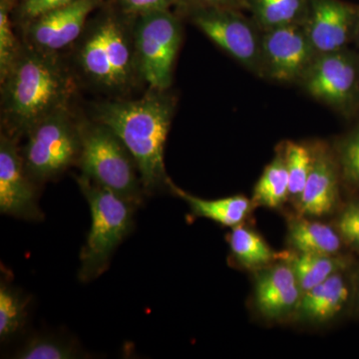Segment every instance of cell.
<instances>
[{
	"mask_svg": "<svg viewBox=\"0 0 359 359\" xmlns=\"http://www.w3.org/2000/svg\"><path fill=\"white\" fill-rule=\"evenodd\" d=\"M175 108L173 97L157 90L138 100L108 101L96 107V121L112 130L133 156L146 195L169 188L164 152Z\"/></svg>",
	"mask_w": 359,
	"mask_h": 359,
	"instance_id": "1",
	"label": "cell"
},
{
	"mask_svg": "<svg viewBox=\"0 0 359 359\" xmlns=\"http://www.w3.org/2000/svg\"><path fill=\"white\" fill-rule=\"evenodd\" d=\"M2 84V113L11 135L27 132L47 116L68 108L74 85L54 53L21 50Z\"/></svg>",
	"mask_w": 359,
	"mask_h": 359,
	"instance_id": "2",
	"label": "cell"
},
{
	"mask_svg": "<svg viewBox=\"0 0 359 359\" xmlns=\"http://www.w3.org/2000/svg\"><path fill=\"white\" fill-rule=\"evenodd\" d=\"M76 180L91 212V228L80 254L78 273L80 280L86 283L95 280L108 268L118 245L133 228L136 205L97 185L84 175Z\"/></svg>",
	"mask_w": 359,
	"mask_h": 359,
	"instance_id": "3",
	"label": "cell"
},
{
	"mask_svg": "<svg viewBox=\"0 0 359 359\" xmlns=\"http://www.w3.org/2000/svg\"><path fill=\"white\" fill-rule=\"evenodd\" d=\"M112 16L97 21L82 39L78 63L90 81L107 91H123L138 72L134 37Z\"/></svg>",
	"mask_w": 359,
	"mask_h": 359,
	"instance_id": "4",
	"label": "cell"
},
{
	"mask_svg": "<svg viewBox=\"0 0 359 359\" xmlns=\"http://www.w3.org/2000/svg\"><path fill=\"white\" fill-rule=\"evenodd\" d=\"M81 152L78 162L84 176L138 205L143 187L133 156L124 143L105 125L80 124Z\"/></svg>",
	"mask_w": 359,
	"mask_h": 359,
	"instance_id": "5",
	"label": "cell"
},
{
	"mask_svg": "<svg viewBox=\"0 0 359 359\" xmlns=\"http://www.w3.org/2000/svg\"><path fill=\"white\" fill-rule=\"evenodd\" d=\"M22 157L26 170L34 182L60 176L81 152V133L68 108L47 116L27 132Z\"/></svg>",
	"mask_w": 359,
	"mask_h": 359,
	"instance_id": "6",
	"label": "cell"
},
{
	"mask_svg": "<svg viewBox=\"0 0 359 359\" xmlns=\"http://www.w3.org/2000/svg\"><path fill=\"white\" fill-rule=\"evenodd\" d=\"M133 32L138 73L152 90L166 91L172 84L175 61L182 43V27L171 11L138 16Z\"/></svg>",
	"mask_w": 359,
	"mask_h": 359,
	"instance_id": "7",
	"label": "cell"
},
{
	"mask_svg": "<svg viewBox=\"0 0 359 359\" xmlns=\"http://www.w3.org/2000/svg\"><path fill=\"white\" fill-rule=\"evenodd\" d=\"M297 84L346 117L359 114V51L318 54Z\"/></svg>",
	"mask_w": 359,
	"mask_h": 359,
	"instance_id": "8",
	"label": "cell"
},
{
	"mask_svg": "<svg viewBox=\"0 0 359 359\" xmlns=\"http://www.w3.org/2000/svg\"><path fill=\"white\" fill-rule=\"evenodd\" d=\"M191 20L222 50L262 77L263 30L243 11L231 7L187 9Z\"/></svg>",
	"mask_w": 359,
	"mask_h": 359,
	"instance_id": "9",
	"label": "cell"
},
{
	"mask_svg": "<svg viewBox=\"0 0 359 359\" xmlns=\"http://www.w3.org/2000/svg\"><path fill=\"white\" fill-rule=\"evenodd\" d=\"M318 54L304 25L263 32L262 77L280 83H299Z\"/></svg>",
	"mask_w": 359,
	"mask_h": 359,
	"instance_id": "10",
	"label": "cell"
},
{
	"mask_svg": "<svg viewBox=\"0 0 359 359\" xmlns=\"http://www.w3.org/2000/svg\"><path fill=\"white\" fill-rule=\"evenodd\" d=\"M359 6L344 0H309L304 29L316 54L347 48L355 40Z\"/></svg>",
	"mask_w": 359,
	"mask_h": 359,
	"instance_id": "11",
	"label": "cell"
},
{
	"mask_svg": "<svg viewBox=\"0 0 359 359\" xmlns=\"http://www.w3.org/2000/svg\"><path fill=\"white\" fill-rule=\"evenodd\" d=\"M35 182L26 170L15 139L1 134L0 138V212L1 214L41 221L43 214L37 201Z\"/></svg>",
	"mask_w": 359,
	"mask_h": 359,
	"instance_id": "12",
	"label": "cell"
},
{
	"mask_svg": "<svg viewBox=\"0 0 359 359\" xmlns=\"http://www.w3.org/2000/svg\"><path fill=\"white\" fill-rule=\"evenodd\" d=\"M97 4L98 0H75L69 6L30 21L27 35L32 47L54 53L73 43L79 39L87 18Z\"/></svg>",
	"mask_w": 359,
	"mask_h": 359,
	"instance_id": "13",
	"label": "cell"
},
{
	"mask_svg": "<svg viewBox=\"0 0 359 359\" xmlns=\"http://www.w3.org/2000/svg\"><path fill=\"white\" fill-rule=\"evenodd\" d=\"M313 165L299 196V205L304 214L320 217L337 205L339 167L325 146L313 149Z\"/></svg>",
	"mask_w": 359,
	"mask_h": 359,
	"instance_id": "14",
	"label": "cell"
},
{
	"mask_svg": "<svg viewBox=\"0 0 359 359\" xmlns=\"http://www.w3.org/2000/svg\"><path fill=\"white\" fill-rule=\"evenodd\" d=\"M302 290L290 264H278L259 276L257 309L269 318H282L299 308Z\"/></svg>",
	"mask_w": 359,
	"mask_h": 359,
	"instance_id": "15",
	"label": "cell"
},
{
	"mask_svg": "<svg viewBox=\"0 0 359 359\" xmlns=\"http://www.w3.org/2000/svg\"><path fill=\"white\" fill-rule=\"evenodd\" d=\"M349 289L341 273H337L325 282L304 292L299 309L302 316L314 321L334 318L346 306Z\"/></svg>",
	"mask_w": 359,
	"mask_h": 359,
	"instance_id": "16",
	"label": "cell"
},
{
	"mask_svg": "<svg viewBox=\"0 0 359 359\" xmlns=\"http://www.w3.org/2000/svg\"><path fill=\"white\" fill-rule=\"evenodd\" d=\"M169 189L190 205L194 215L212 219L224 226H237L244 221L250 210V203L243 196L204 200L181 190L170 180Z\"/></svg>",
	"mask_w": 359,
	"mask_h": 359,
	"instance_id": "17",
	"label": "cell"
},
{
	"mask_svg": "<svg viewBox=\"0 0 359 359\" xmlns=\"http://www.w3.org/2000/svg\"><path fill=\"white\" fill-rule=\"evenodd\" d=\"M245 11L263 32L283 26L304 25L309 0H244Z\"/></svg>",
	"mask_w": 359,
	"mask_h": 359,
	"instance_id": "18",
	"label": "cell"
},
{
	"mask_svg": "<svg viewBox=\"0 0 359 359\" xmlns=\"http://www.w3.org/2000/svg\"><path fill=\"white\" fill-rule=\"evenodd\" d=\"M290 244L301 252L334 256L341 247L337 231L318 222L297 221L290 228Z\"/></svg>",
	"mask_w": 359,
	"mask_h": 359,
	"instance_id": "19",
	"label": "cell"
},
{
	"mask_svg": "<svg viewBox=\"0 0 359 359\" xmlns=\"http://www.w3.org/2000/svg\"><path fill=\"white\" fill-rule=\"evenodd\" d=\"M289 196V173L283 150L264 169L255 188L254 198L257 204L278 208Z\"/></svg>",
	"mask_w": 359,
	"mask_h": 359,
	"instance_id": "20",
	"label": "cell"
},
{
	"mask_svg": "<svg viewBox=\"0 0 359 359\" xmlns=\"http://www.w3.org/2000/svg\"><path fill=\"white\" fill-rule=\"evenodd\" d=\"M290 266L294 269L302 294L325 282L334 273H339L344 263L330 255L306 254L290 257Z\"/></svg>",
	"mask_w": 359,
	"mask_h": 359,
	"instance_id": "21",
	"label": "cell"
},
{
	"mask_svg": "<svg viewBox=\"0 0 359 359\" xmlns=\"http://www.w3.org/2000/svg\"><path fill=\"white\" fill-rule=\"evenodd\" d=\"M229 243L231 252L243 266L259 268L273 261L275 255L262 237L245 226H233Z\"/></svg>",
	"mask_w": 359,
	"mask_h": 359,
	"instance_id": "22",
	"label": "cell"
},
{
	"mask_svg": "<svg viewBox=\"0 0 359 359\" xmlns=\"http://www.w3.org/2000/svg\"><path fill=\"white\" fill-rule=\"evenodd\" d=\"M28 299L20 290L0 285V339L7 341L18 334L27 318Z\"/></svg>",
	"mask_w": 359,
	"mask_h": 359,
	"instance_id": "23",
	"label": "cell"
},
{
	"mask_svg": "<svg viewBox=\"0 0 359 359\" xmlns=\"http://www.w3.org/2000/svg\"><path fill=\"white\" fill-rule=\"evenodd\" d=\"M283 150L289 173L290 196L299 198L313 165V149L289 141Z\"/></svg>",
	"mask_w": 359,
	"mask_h": 359,
	"instance_id": "24",
	"label": "cell"
},
{
	"mask_svg": "<svg viewBox=\"0 0 359 359\" xmlns=\"http://www.w3.org/2000/svg\"><path fill=\"white\" fill-rule=\"evenodd\" d=\"M77 347L53 337H35L16 353L20 359H73L80 358Z\"/></svg>",
	"mask_w": 359,
	"mask_h": 359,
	"instance_id": "25",
	"label": "cell"
},
{
	"mask_svg": "<svg viewBox=\"0 0 359 359\" xmlns=\"http://www.w3.org/2000/svg\"><path fill=\"white\" fill-rule=\"evenodd\" d=\"M337 164L346 183L359 189V123L340 141Z\"/></svg>",
	"mask_w": 359,
	"mask_h": 359,
	"instance_id": "26",
	"label": "cell"
},
{
	"mask_svg": "<svg viewBox=\"0 0 359 359\" xmlns=\"http://www.w3.org/2000/svg\"><path fill=\"white\" fill-rule=\"evenodd\" d=\"M21 49L14 35L9 20V7L6 0L0 4V78L4 81L20 55Z\"/></svg>",
	"mask_w": 359,
	"mask_h": 359,
	"instance_id": "27",
	"label": "cell"
},
{
	"mask_svg": "<svg viewBox=\"0 0 359 359\" xmlns=\"http://www.w3.org/2000/svg\"><path fill=\"white\" fill-rule=\"evenodd\" d=\"M339 230L347 242L359 245V205H349L339 219Z\"/></svg>",
	"mask_w": 359,
	"mask_h": 359,
	"instance_id": "28",
	"label": "cell"
},
{
	"mask_svg": "<svg viewBox=\"0 0 359 359\" xmlns=\"http://www.w3.org/2000/svg\"><path fill=\"white\" fill-rule=\"evenodd\" d=\"M75 0H25L22 6V15L32 21L56 9L69 6Z\"/></svg>",
	"mask_w": 359,
	"mask_h": 359,
	"instance_id": "29",
	"label": "cell"
},
{
	"mask_svg": "<svg viewBox=\"0 0 359 359\" xmlns=\"http://www.w3.org/2000/svg\"><path fill=\"white\" fill-rule=\"evenodd\" d=\"M120 2L126 13L139 16L154 11H169L178 0H120Z\"/></svg>",
	"mask_w": 359,
	"mask_h": 359,
	"instance_id": "30",
	"label": "cell"
},
{
	"mask_svg": "<svg viewBox=\"0 0 359 359\" xmlns=\"http://www.w3.org/2000/svg\"><path fill=\"white\" fill-rule=\"evenodd\" d=\"M186 9L195 7H231L245 11L244 0H178Z\"/></svg>",
	"mask_w": 359,
	"mask_h": 359,
	"instance_id": "31",
	"label": "cell"
},
{
	"mask_svg": "<svg viewBox=\"0 0 359 359\" xmlns=\"http://www.w3.org/2000/svg\"><path fill=\"white\" fill-rule=\"evenodd\" d=\"M354 42H355V44L358 45L359 51V25L358 27V32H356L355 40H354Z\"/></svg>",
	"mask_w": 359,
	"mask_h": 359,
	"instance_id": "32",
	"label": "cell"
}]
</instances>
